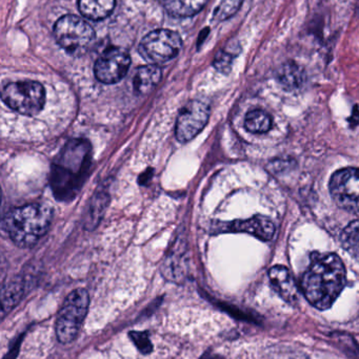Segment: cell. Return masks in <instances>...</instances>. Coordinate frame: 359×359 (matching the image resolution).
<instances>
[{
	"instance_id": "5bb4252c",
	"label": "cell",
	"mask_w": 359,
	"mask_h": 359,
	"mask_svg": "<svg viewBox=\"0 0 359 359\" xmlns=\"http://www.w3.org/2000/svg\"><path fill=\"white\" fill-rule=\"evenodd\" d=\"M116 0H79L78 8L82 16L91 20H103L112 14Z\"/></svg>"
},
{
	"instance_id": "8fae6325",
	"label": "cell",
	"mask_w": 359,
	"mask_h": 359,
	"mask_svg": "<svg viewBox=\"0 0 359 359\" xmlns=\"http://www.w3.org/2000/svg\"><path fill=\"white\" fill-rule=\"evenodd\" d=\"M221 231L247 232L263 241H270L275 234V225L272 219L263 215H255L244 221L225 224Z\"/></svg>"
},
{
	"instance_id": "5b68a950",
	"label": "cell",
	"mask_w": 359,
	"mask_h": 359,
	"mask_svg": "<svg viewBox=\"0 0 359 359\" xmlns=\"http://www.w3.org/2000/svg\"><path fill=\"white\" fill-rule=\"evenodd\" d=\"M57 43L73 56H81L88 52L95 39L93 27L81 17L65 15L57 20L54 27Z\"/></svg>"
},
{
	"instance_id": "d6986e66",
	"label": "cell",
	"mask_w": 359,
	"mask_h": 359,
	"mask_svg": "<svg viewBox=\"0 0 359 359\" xmlns=\"http://www.w3.org/2000/svg\"><path fill=\"white\" fill-rule=\"evenodd\" d=\"M341 243L348 252L359 262V222L350 224L341 233Z\"/></svg>"
},
{
	"instance_id": "30bf717a",
	"label": "cell",
	"mask_w": 359,
	"mask_h": 359,
	"mask_svg": "<svg viewBox=\"0 0 359 359\" xmlns=\"http://www.w3.org/2000/svg\"><path fill=\"white\" fill-rule=\"evenodd\" d=\"M131 65V57L122 48H107L95 62L94 73L99 81L114 84L124 79Z\"/></svg>"
},
{
	"instance_id": "6da1fadb",
	"label": "cell",
	"mask_w": 359,
	"mask_h": 359,
	"mask_svg": "<svg viewBox=\"0 0 359 359\" xmlns=\"http://www.w3.org/2000/svg\"><path fill=\"white\" fill-rule=\"evenodd\" d=\"M347 272L343 261L334 253H313L303 273L301 289L316 309L328 310L345 288Z\"/></svg>"
},
{
	"instance_id": "7402d4cb",
	"label": "cell",
	"mask_w": 359,
	"mask_h": 359,
	"mask_svg": "<svg viewBox=\"0 0 359 359\" xmlns=\"http://www.w3.org/2000/svg\"><path fill=\"white\" fill-rule=\"evenodd\" d=\"M235 55L229 50H219L214 59V67L217 71L223 74H228L231 71L232 63H233Z\"/></svg>"
},
{
	"instance_id": "7c38bea8",
	"label": "cell",
	"mask_w": 359,
	"mask_h": 359,
	"mask_svg": "<svg viewBox=\"0 0 359 359\" xmlns=\"http://www.w3.org/2000/svg\"><path fill=\"white\" fill-rule=\"evenodd\" d=\"M269 278L276 292L287 303L294 305L299 302V288L288 268L274 266L270 269Z\"/></svg>"
},
{
	"instance_id": "7a4b0ae2",
	"label": "cell",
	"mask_w": 359,
	"mask_h": 359,
	"mask_svg": "<svg viewBox=\"0 0 359 359\" xmlns=\"http://www.w3.org/2000/svg\"><path fill=\"white\" fill-rule=\"evenodd\" d=\"M52 217V209L48 205H25L8 211L2 227L17 246L32 247L46 233Z\"/></svg>"
},
{
	"instance_id": "3957f363",
	"label": "cell",
	"mask_w": 359,
	"mask_h": 359,
	"mask_svg": "<svg viewBox=\"0 0 359 359\" xmlns=\"http://www.w3.org/2000/svg\"><path fill=\"white\" fill-rule=\"evenodd\" d=\"M90 151V145L84 140L71 141L63 149L52 177L53 188L59 196H70L79 187L78 182H82Z\"/></svg>"
},
{
	"instance_id": "9c48e42d",
	"label": "cell",
	"mask_w": 359,
	"mask_h": 359,
	"mask_svg": "<svg viewBox=\"0 0 359 359\" xmlns=\"http://www.w3.org/2000/svg\"><path fill=\"white\" fill-rule=\"evenodd\" d=\"M209 118L210 107L207 103L193 100L185 104L177 117L175 128L177 140L185 143L195 138L208 123Z\"/></svg>"
},
{
	"instance_id": "ac0fdd59",
	"label": "cell",
	"mask_w": 359,
	"mask_h": 359,
	"mask_svg": "<svg viewBox=\"0 0 359 359\" xmlns=\"http://www.w3.org/2000/svg\"><path fill=\"white\" fill-rule=\"evenodd\" d=\"M25 287L18 280H12L2 289V316L13 309L22 297Z\"/></svg>"
},
{
	"instance_id": "4fadbf2b",
	"label": "cell",
	"mask_w": 359,
	"mask_h": 359,
	"mask_svg": "<svg viewBox=\"0 0 359 359\" xmlns=\"http://www.w3.org/2000/svg\"><path fill=\"white\" fill-rule=\"evenodd\" d=\"M162 79V69L156 65L138 67L133 78V88L138 95L151 93Z\"/></svg>"
},
{
	"instance_id": "ba28073f",
	"label": "cell",
	"mask_w": 359,
	"mask_h": 359,
	"mask_svg": "<svg viewBox=\"0 0 359 359\" xmlns=\"http://www.w3.org/2000/svg\"><path fill=\"white\" fill-rule=\"evenodd\" d=\"M330 192L341 208L359 215V168H344L335 172L331 178Z\"/></svg>"
},
{
	"instance_id": "8992f818",
	"label": "cell",
	"mask_w": 359,
	"mask_h": 359,
	"mask_svg": "<svg viewBox=\"0 0 359 359\" xmlns=\"http://www.w3.org/2000/svg\"><path fill=\"white\" fill-rule=\"evenodd\" d=\"M2 101L13 111L25 116L37 115L46 103V90L39 82H12L2 90Z\"/></svg>"
},
{
	"instance_id": "44dd1931",
	"label": "cell",
	"mask_w": 359,
	"mask_h": 359,
	"mask_svg": "<svg viewBox=\"0 0 359 359\" xmlns=\"http://www.w3.org/2000/svg\"><path fill=\"white\" fill-rule=\"evenodd\" d=\"M244 0H221L214 12L216 21H225L237 13Z\"/></svg>"
},
{
	"instance_id": "e0dca14e",
	"label": "cell",
	"mask_w": 359,
	"mask_h": 359,
	"mask_svg": "<svg viewBox=\"0 0 359 359\" xmlns=\"http://www.w3.org/2000/svg\"><path fill=\"white\" fill-rule=\"evenodd\" d=\"M244 126L253 134H265L271 130V116L263 109H253L247 115Z\"/></svg>"
},
{
	"instance_id": "52a82bcc",
	"label": "cell",
	"mask_w": 359,
	"mask_h": 359,
	"mask_svg": "<svg viewBox=\"0 0 359 359\" xmlns=\"http://www.w3.org/2000/svg\"><path fill=\"white\" fill-rule=\"evenodd\" d=\"M181 36L172 29H159L145 35L139 43V54L151 65L168 62L181 52Z\"/></svg>"
},
{
	"instance_id": "603a6c76",
	"label": "cell",
	"mask_w": 359,
	"mask_h": 359,
	"mask_svg": "<svg viewBox=\"0 0 359 359\" xmlns=\"http://www.w3.org/2000/svg\"><path fill=\"white\" fill-rule=\"evenodd\" d=\"M130 337L133 343H134V345L136 346L137 349H138L141 353H151L152 350H153V346H152L151 341H150L147 333L131 332Z\"/></svg>"
},
{
	"instance_id": "ffe728a7",
	"label": "cell",
	"mask_w": 359,
	"mask_h": 359,
	"mask_svg": "<svg viewBox=\"0 0 359 359\" xmlns=\"http://www.w3.org/2000/svg\"><path fill=\"white\" fill-rule=\"evenodd\" d=\"M278 78H280V83L286 88H296L303 82V72L297 65L289 63L282 67Z\"/></svg>"
},
{
	"instance_id": "277c9868",
	"label": "cell",
	"mask_w": 359,
	"mask_h": 359,
	"mask_svg": "<svg viewBox=\"0 0 359 359\" xmlns=\"http://www.w3.org/2000/svg\"><path fill=\"white\" fill-rule=\"evenodd\" d=\"M90 297L84 289L72 291L63 302L56 320L57 339L70 344L77 337L88 314Z\"/></svg>"
},
{
	"instance_id": "2e32d148",
	"label": "cell",
	"mask_w": 359,
	"mask_h": 359,
	"mask_svg": "<svg viewBox=\"0 0 359 359\" xmlns=\"http://www.w3.org/2000/svg\"><path fill=\"white\" fill-rule=\"evenodd\" d=\"M183 253L185 252L179 251V249L171 252L162 268V273L172 282H181L187 274V263Z\"/></svg>"
},
{
	"instance_id": "cb8c5ba5",
	"label": "cell",
	"mask_w": 359,
	"mask_h": 359,
	"mask_svg": "<svg viewBox=\"0 0 359 359\" xmlns=\"http://www.w3.org/2000/svg\"><path fill=\"white\" fill-rule=\"evenodd\" d=\"M17 354H18V348L16 347L13 348L10 352H8V355L6 356L4 359H15L16 358Z\"/></svg>"
},
{
	"instance_id": "9a60e30c",
	"label": "cell",
	"mask_w": 359,
	"mask_h": 359,
	"mask_svg": "<svg viewBox=\"0 0 359 359\" xmlns=\"http://www.w3.org/2000/svg\"><path fill=\"white\" fill-rule=\"evenodd\" d=\"M208 0H162V6L169 14L174 17H191L200 13Z\"/></svg>"
}]
</instances>
